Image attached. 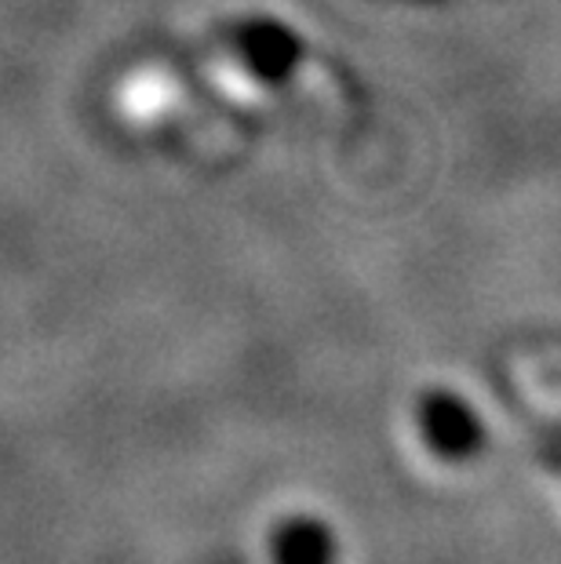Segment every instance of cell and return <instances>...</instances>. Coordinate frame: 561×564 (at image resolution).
<instances>
[{
  "label": "cell",
  "mask_w": 561,
  "mask_h": 564,
  "mask_svg": "<svg viewBox=\"0 0 561 564\" xmlns=\"http://www.w3.org/2000/svg\"><path fill=\"white\" fill-rule=\"evenodd\" d=\"M416 437L434 463L463 470L485 459L493 430L485 412L460 390H427L416 404Z\"/></svg>",
  "instance_id": "cell-1"
},
{
  "label": "cell",
  "mask_w": 561,
  "mask_h": 564,
  "mask_svg": "<svg viewBox=\"0 0 561 564\" xmlns=\"http://www.w3.org/2000/svg\"><path fill=\"white\" fill-rule=\"evenodd\" d=\"M339 554L343 546L336 528L314 513H295L270 535L273 564H339Z\"/></svg>",
  "instance_id": "cell-2"
},
{
  "label": "cell",
  "mask_w": 561,
  "mask_h": 564,
  "mask_svg": "<svg viewBox=\"0 0 561 564\" xmlns=\"http://www.w3.org/2000/svg\"><path fill=\"white\" fill-rule=\"evenodd\" d=\"M284 37L281 26L262 22V26H245L237 33V41L230 37V55H237L245 63V69L256 80H278L281 74H289V66H295V47H278Z\"/></svg>",
  "instance_id": "cell-3"
}]
</instances>
